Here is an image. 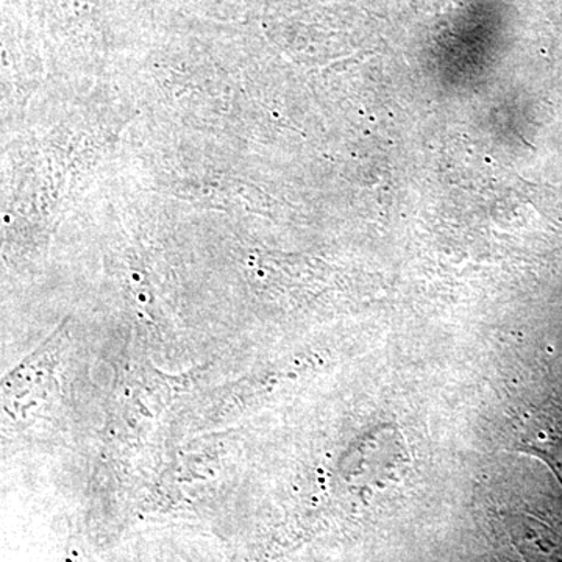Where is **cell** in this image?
I'll return each instance as SVG.
<instances>
[{
  "instance_id": "6da1fadb",
  "label": "cell",
  "mask_w": 562,
  "mask_h": 562,
  "mask_svg": "<svg viewBox=\"0 0 562 562\" xmlns=\"http://www.w3.org/2000/svg\"><path fill=\"white\" fill-rule=\"evenodd\" d=\"M516 449L546 461L562 484V412L542 409L532 413L520 427Z\"/></svg>"
}]
</instances>
